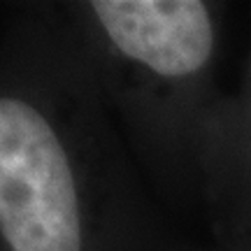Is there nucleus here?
I'll list each match as a JSON object with an SVG mask.
<instances>
[{"mask_svg":"<svg viewBox=\"0 0 251 251\" xmlns=\"http://www.w3.org/2000/svg\"><path fill=\"white\" fill-rule=\"evenodd\" d=\"M0 228L12 251H81L65 149L51 124L19 98L0 102Z\"/></svg>","mask_w":251,"mask_h":251,"instance_id":"obj_1","label":"nucleus"},{"mask_svg":"<svg viewBox=\"0 0 251 251\" xmlns=\"http://www.w3.org/2000/svg\"><path fill=\"white\" fill-rule=\"evenodd\" d=\"M93 14L119 51L163 77H186L214 49L209 12L198 0H96Z\"/></svg>","mask_w":251,"mask_h":251,"instance_id":"obj_2","label":"nucleus"}]
</instances>
